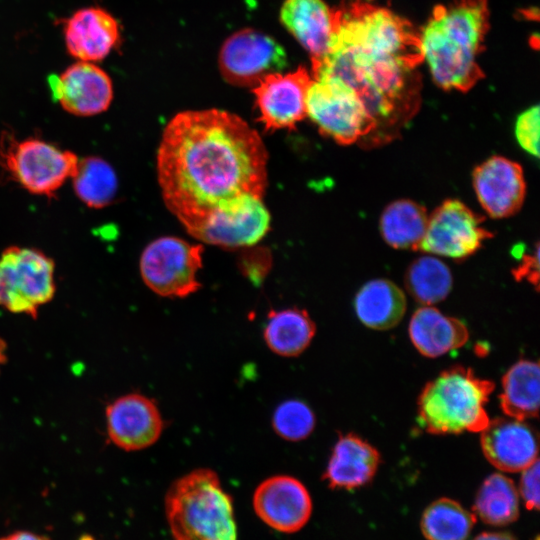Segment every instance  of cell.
I'll use <instances>...</instances> for the list:
<instances>
[{
	"mask_svg": "<svg viewBox=\"0 0 540 540\" xmlns=\"http://www.w3.org/2000/svg\"><path fill=\"white\" fill-rule=\"evenodd\" d=\"M267 150L256 130L220 109L176 114L157 150V179L166 207L196 237L238 198H263Z\"/></svg>",
	"mask_w": 540,
	"mask_h": 540,
	"instance_id": "6da1fadb",
	"label": "cell"
},
{
	"mask_svg": "<svg viewBox=\"0 0 540 540\" xmlns=\"http://www.w3.org/2000/svg\"><path fill=\"white\" fill-rule=\"evenodd\" d=\"M335 12L330 46L312 61L311 76H334L348 84L374 123L366 147L386 144L400 135L420 106L418 32L371 0H349Z\"/></svg>",
	"mask_w": 540,
	"mask_h": 540,
	"instance_id": "7a4b0ae2",
	"label": "cell"
},
{
	"mask_svg": "<svg viewBox=\"0 0 540 540\" xmlns=\"http://www.w3.org/2000/svg\"><path fill=\"white\" fill-rule=\"evenodd\" d=\"M488 28L487 0H455L434 8L418 42L422 63L437 86L467 92L484 77L478 56Z\"/></svg>",
	"mask_w": 540,
	"mask_h": 540,
	"instance_id": "3957f363",
	"label": "cell"
},
{
	"mask_svg": "<svg viewBox=\"0 0 540 540\" xmlns=\"http://www.w3.org/2000/svg\"><path fill=\"white\" fill-rule=\"evenodd\" d=\"M164 506L174 540H237L232 499L211 469L199 468L174 481Z\"/></svg>",
	"mask_w": 540,
	"mask_h": 540,
	"instance_id": "277c9868",
	"label": "cell"
},
{
	"mask_svg": "<svg viewBox=\"0 0 540 540\" xmlns=\"http://www.w3.org/2000/svg\"><path fill=\"white\" fill-rule=\"evenodd\" d=\"M495 384L471 368L450 367L422 389L418 398L420 425L434 435L481 432L490 419L485 409Z\"/></svg>",
	"mask_w": 540,
	"mask_h": 540,
	"instance_id": "5b68a950",
	"label": "cell"
},
{
	"mask_svg": "<svg viewBox=\"0 0 540 540\" xmlns=\"http://www.w3.org/2000/svg\"><path fill=\"white\" fill-rule=\"evenodd\" d=\"M306 116L320 133L343 145L366 146L374 123L356 92L334 76L312 77L306 94Z\"/></svg>",
	"mask_w": 540,
	"mask_h": 540,
	"instance_id": "8992f818",
	"label": "cell"
},
{
	"mask_svg": "<svg viewBox=\"0 0 540 540\" xmlns=\"http://www.w3.org/2000/svg\"><path fill=\"white\" fill-rule=\"evenodd\" d=\"M78 157L37 138L18 140L11 132L0 137V164L28 192L51 197L71 178Z\"/></svg>",
	"mask_w": 540,
	"mask_h": 540,
	"instance_id": "52a82bcc",
	"label": "cell"
},
{
	"mask_svg": "<svg viewBox=\"0 0 540 540\" xmlns=\"http://www.w3.org/2000/svg\"><path fill=\"white\" fill-rule=\"evenodd\" d=\"M56 291L55 264L38 249L10 246L0 255V306L35 319Z\"/></svg>",
	"mask_w": 540,
	"mask_h": 540,
	"instance_id": "ba28073f",
	"label": "cell"
},
{
	"mask_svg": "<svg viewBox=\"0 0 540 540\" xmlns=\"http://www.w3.org/2000/svg\"><path fill=\"white\" fill-rule=\"evenodd\" d=\"M203 247L174 236L151 241L140 257V275L145 285L162 297H187L201 287Z\"/></svg>",
	"mask_w": 540,
	"mask_h": 540,
	"instance_id": "9c48e42d",
	"label": "cell"
},
{
	"mask_svg": "<svg viewBox=\"0 0 540 540\" xmlns=\"http://www.w3.org/2000/svg\"><path fill=\"white\" fill-rule=\"evenodd\" d=\"M483 217L457 199L443 201L428 216L424 237L418 250L461 260L474 254L491 237L483 226Z\"/></svg>",
	"mask_w": 540,
	"mask_h": 540,
	"instance_id": "30bf717a",
	"label": "cell"
},
{
	"mask_svg": "<svg viewBox=\"0 0 540 540\" xmlns=\"http://www.w3.org/2000/svg\"><path fill=\"white\" fill-rule=\"evenodd\" d=\"M287 66L283 47L270 36L254 29L232 34L222 45L219 67L223 78L239 87H254L264 77Z\"/></svg>",
	"mask_w": 540,
	"mask_h": 540,
	"instance_id": "8fae6325",
	"label": "cell"
},
{
	"mask_svg": "<svg viewBox=\"0 0 540 540\" xmlns=\"http://www.w3.org/2000/svg\"><path fill=\"white\" fill-rule=\"evenodd\" d=\"M312 81L304 67L273 73L253 87L259 120L268 130L294 128L306 117V94Z\"/></svg>",
	"mask_w": 540,
	"mask_h": 540,
	"instance_id": "7c38bea8",
	"label": "cell"
},
{
	"mask_svg": "<svg viewBox=\"0 0 540 540\" xmlns=\"http://www.w3.org/2000/svg\"><path fill=\"white\" fill-rule=\"evenodd\" d=\"M269 227L270 214L262 198L247 194L214 214L195 238L221 248H243L261 240Z\"/></svg>",
	"mask_w": 540,
	"mask_h": 540,
	"instance_id": "4fadbf2b",
	"label": "cell"
},
{
	"mask_svg": "<svg viewBox=\"0 0 540 540\" xmlns=\"http://www.w3.org/2000/svg\"><path fill=\"white\" fill-rule=\"evenodd\" d=\"M105 416L110 441L125 451L152 446L164 428L157 404L139 393H129L115 399L107 406Z\"/></svg>",
	"mask_w": 540,
	"mask_h": 540,
	"instance_id": "5bb4252c",
	"label": "cell"
},
{
	"mask_svg": "<svg viewBox=\"0 0 540 540\" xmlns=\"http://www.w3.org/2000/svg\"><path fill=\"white\" fill-rule=\"evenodd\" d=\"M253 508L271 528L294 533L308 522L312 500L307 488L298 479L275 475L265 479L253 495Z\"/></svg>",
	"mask_w": 540,
	"mask_h": 540,
	"instance_id": "9a60e30c",
	"label": "cell"
},
{
	"mask_svg": "<svg viewBox=\"0 0 540 540\" xmlns=\"http://www.w3.org/2000/svg\"><path fill=\"white\" fill-rule=\"evenodd\" d=\"M52 95L61 107L76 116H94L106 111L113 99L108 74L92 62L78 61L49 80Z\"/></svg>",
	"mask_w": 540,
	"mask_h": 540,
	"instance_id": "2e32d148",
	"label": "cell"
},
{
	"mask_svg": "<svg viewBox=\"0 0 540 540\" xmlns=\"http://www.w3.org/2000/svg\"><path fill=\"white\" fill-rule=\"evenodd\" d=\"M472 183L477 199L492 218H506L522 207L526 183L522 167L495 155L475 167Z\"/></svg>",
	"mask_w": 540,
	"mask_h": 540,
	"instance_id": "e0dca14e",
	"label": "cell"
},
{
	"mask_svg": "<svg viewBox=\"0 0 540 540\" xmlns=\"http://www.w3.org/2000/svg\"><path fill=\"white\" fill-rule=\"evenodd\" d=\"M485 458L503 472H520L538 459V436L533 427L514 418H495L481 431Z\"/></svg>",
	"mask_w": 540,
	"mask_h": 540,
	"instance_id": "ac0fdd59",
	"label": "cell"
},
{
	"mask_svg": "<svg viewBox=\"0 0 540 540\" xmlns=\"http://www.w3.org/2000/svg\"><path fill=\"white\" fill-rule=\"evenodd\" d=\"M63 32L68 53L84 62L104 59L120 40L116 19L99 7L74 12L65 21Z\"/></svg>",
	"mask_w": 540,
	"mask_h": 540,
	"instance_id": "d6986e66",
	"label": "cell"
},
{
	"mask_svg": "<svg viewBox=\"0 0 540 540\" xmlns=\"http://www.w3.org/2000/svg\"><path fill=\"white\" fill-rule=\"evenodd\" d=\"M280 19L312 61L327 52L336 27V12L323 0H284Z\"/></svg>",
	"mask_w": 540,
	"mask_h": 540,
	"instance_id": "ffe728a7",
	"label": "cell"
},
{
	"mask_svg": "<svg viewBox=\"0 0 540 540\" xmlns=\"http://www.w3.org/2000/svg\"><path fill=\"white\" fill-rule=\"evenodd\" d=\"M381 456L370 443L354 433L340 435L323 474L332 489L355 490L375 476Z\"/></svg>",
	"mask_w": 540,
	"mask_h": 540,
	"instance_id": "44dd1931",
	"label": "cell"
},
{
	"mask_svg": "<svg viewBox=\"0 0 540 540\" xmlns=\"http://www.w3.org/2000/svg\"><path fill=\"white\" fill-rule=\"evenodd\" d=\"M408 331L414 347L429 358L458 349L469 339L468 329L461 320L446 316L432 306L414 312Z\"/></svg>",
	"mask_w": 540,
	"mask_h": 540,
	"instance_id": "7402d4cb",
	"label": "cell"
},
{
	"mask_svg": "<svg viewBox=\"0 0 540 540\" xmlns=\"http://www.w3.org/2000/svg\"><path fill=\"white\" fill-rule=\"evenodd\" d=\"M406 306L403 291L387 279L366 282L354 301L358 319L366 327L381 331L395 327L402 320Z\"/></svg>",
	"mask_w": 540,
	"mask_h": 540,
	"instance_id": "603a6c76",
	"label": "cell"
},
{
	"mask_svg": "<svg viewBox=\"0 0 540 540\" xmlns=\"http://www.w3.org/2000/svg\"><path fill=\"white\" fill-rule=\"evenodd\" d=\"M315 323L306 310L286 308L268 314L263 337L268 348L283 357L300 355L311 343Z\"/></svg>",
	"mask_w": 540,
	"mask_h": 540,
	"instance_id": "cb8c5ba5",
	"label": "cell"
},
{
	"mask_svg": "<svg viewBox=\"0 0 540 540\" xmlns=\"http://www.w3.org/2000/svg\"><path fill=\"white\" fill-rule=\"evenodd\" d=\"M539 376L538 362L522 359L510 367L503 376L499 395L505 415L522 421L537 418Z\"/></svg>",
	"mask_w": 540,
	"mask_h": 540,
	"instance_id": "d4e9b609",
	"label": "cell"
},
{
	"mask_svg": "<svg viewBox=\"0 0 540 540\" xmlns=\"http://www.w3.org/2000/svg\"><path fill=\"white\" fill-rule=\"evenodd\" d=\"M428 222L425 207L415 201L400 199L390 203L380 217V232L395 249L418 250Z\"/></svg>",
	"mask_w": 540,
	"mask_h": 540,
	"instance_id": "484cf974",
	"label": "cell"
},
{
	"mask_svg": "<svg viewBox=\"0 0 540 540\" xmlns=\"http://www.w3.org/2000/svg\"><path fill=\"white\" fill-rule=\"evenodd\" d=\"M473 513L485 524L506 526L519 517V493L514 482L500 473L489 475L479 487Z\"/></svg>",
	"mask_w": 540,
	"mask_h": 540,
	"instance_id": "4316f807",
	"label": "cell"
},
{
	"mask_svg": "<svg viewBox=\"0 0 540 540\" xmlns=\"http://www.w3.org/2000/svg\"><path fill=\"white\" fill-rule=\"evenodd\" d=\"M71 179L76 196L90 208L102 209L115 200L118 190L116 173L100 157L88 156L78 160Z\"/></svg>",
	"mask_w": 540,
	"mask_h": 540,
	"instance_id": "83f0119b",
	"label": "cell"
},
{
	"mask_svg": "<svg viewBox=\"0 0 540 540\" xmlns=\"http://www.w3.org/2000/svg\"><path fill=\"white\" fill-rule=\"evenodd\" d=\"M476 521L459 502L442 497L424 510L420 528L427 540H467Z\"/></svg>",
	"mask_w": 540,
	"mask_h": 540,
	"instance_id": "f1b7e54d",
	"label": "cell"
},
{
	"mask_svg": "<svg viewBox=\"0 0 540 540\" xmlns=\"http://www.w3.org/2000/svg\"><path fill=\"white\" fill-rule=\"evenodd\" d=\"M450 269L441 260L426 255L414 260L405 274L409 294L420 304L430 306L444 300L452 289Z\"/></svg>",
	"mask_w": 540,
	"mask_h": 540,
	"instance_id": "f546056e",
	"label": "cell"
},
{
	"mask_svg": "<svg viewBox=\"0 0 540 540\" xmlns=\"http://www.w3.org/2000/svg\"><path fill=\"white\" fill-rule=\"evenodd\" d=\"M315 414L303 401L289 399L279 404L272 415L275 433L287 441L306 439L314 430Z\"/></svg>",
	"mask_w": 540,
	"mask_h": 540,
	"instance_id": "4dcf8cb0",
	"label": "cell"
},
{
	"mask_svg": "<svg viewBox=\"0 0 540 540\" xmlns=\"http://www.w3.org/2000/svg\"><path fill=\"white\" fill-rule=\"evenodd\" d=\"M539 106H531L518 115L515 122V137L520 147L528 154L539 157Z\"/></svg>",
	"mask_w": 540,
	"mask_h": 540,
	"instance_id": "1f68e13d",
	"label": "cell"
},
{
	"mask_svg": "<svg viewBox=\"0 0 540 540\" xmlns=\"http://www.w3.org/2000/svg\"><path fill=\"white\" fill-rule=\"evenodd\" d=\"M521 496L528 510H539V460L522 470L519 483Z\"/></svg>",
	"mask_w": 540,
	"mask_h": 540,
	"instance_id": "d6a6232c",
	"label": "cell"
},
{
	"mask_svg": "<svg viewBox=\"0 0 540 540\" xmlns=\"http://www.w3.org/2000/svg\"><path fill=\"white\" fill-rule=\"evenodd\" d=\"M513 274L516 280H526L530 284L538 288L539 282V248L535 249L534 255L524 254L522 262L519 266L513 270Z\"/></svg>",
	"mask_w": 540,
	"mask_h": 540,
	"instance_id": "836d02e7",
	"label": "cell"
},
{
	"mask_svg": "<svg viewBox=\"0 0 540 540\" xmlns=\"http://www.w3.org/2000/svg\"><path fill=\"white\" fill-rule=\"evenodd\" d=\"M473 540H517L508 532H483L477 535Z\"/></svg>",
	"mask_w": 540,
	"mask_h": 540,
	"instance_id": "e575fe53",
	"label": "cell"
},
{
	"mask_svg": "<svg viewBox=\"0 0 540 540\" xmlns=\"http://www.w3.org/2000/svg\"><path fill=\"white\" fill-rule=\"evenodd\" d=\"M0 540H47L45 537L39 536L37 534L27 532V531H18L0 538Z\"/></svg>",
	"mask_w": 540,
	"mask_h": 540,
	"instance_id": "d590c367",
	"label": "cell"
},
{
	"mask_svg": "<svg viewBox=\"0 0 540 540\" xmlns=\"http://www.w3.org/2000/svg\"><path fill=\"white\" fill-rule=\"evenodd\" d=\"M6 360H7V344L2 338H0V367L6 362Z\"/></svg>",
	"mask_w": 540,
	"mask_h": 540,
	"instance_id": "8d00e7d4",
	"label": "cell"
},
{
	"mask_svg": "<svg viewBox=\"0 0 540 540\" xmlns=\"http://www.w3.org/2000/svg\"><path fill=\"white\" fill-rule=\"evenodd\" d=\"M80 540H94V539L89 536H83Z\"/></svg>",
	"mask_w": 540,
	"mask_h": 540,
	"instance_id": "74e56055",
	"label": "cell"
}]
</instances>
